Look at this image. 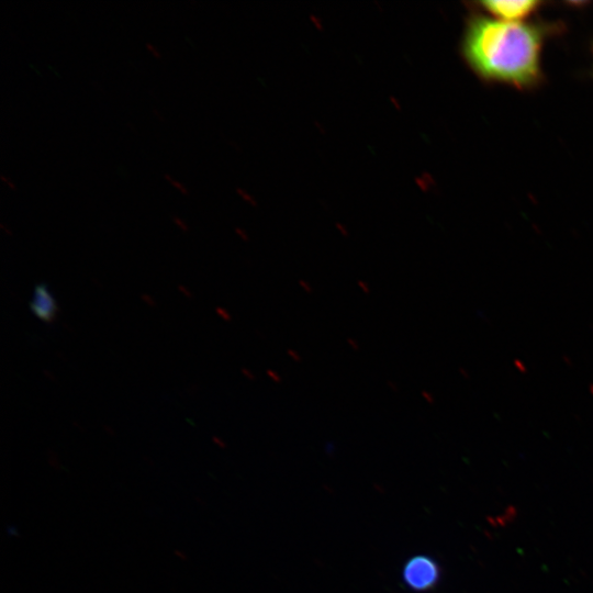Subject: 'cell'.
<instances>
[{
    "mask_svg": "<svg viewBox=\"0 0 593 593\" xmlns=\"http://www.w3.org/2000/svg\"><path fill=\"white\" fill-rule=\"evenodd\" d=\"M172 221L175 224H177L182 231H188V225L187 223L184 222V220L180 219L179 216L177 215H174L172 216Z\"/></svg>",
    "mask_w": 593,
    "mask_h": 593,
    "instance_id": "8",
    "label": "cell"
},
{
    "mask_svg": "<svg viewBox=\"0 0 593 593\" xmlns=\"http://www.w3.org/2000/svg\"><path fill=\"white\" fill-rule=\"evenodd\" d=\"M388 387L392 390V391H399V385L396 382L392 381V380H389L387 382Z\"/></svg>",
    "mask_w": 593,
    "mask_h": 593,
    "instance_id": "16",
    "label": "cell"
},
{
    "mask_svg": "<svg viewBox=\"0 0 593 593\" xmlns=\"http://www.w3.org/2000/svg\"><path fill=\"white\" fill-rule=\"evenodd\" d=\"M266 373L269 377V379L272 380L276 383H280L281 380H282L280 374L277 371L272 370V369H267Z\"/></svg>",
    "mask_w": 593,
    "mask_h": 593,
    "instance_id": "6",
    "label": "cell"
},
{
    "mask_svg": "<svg viewBox=\"0 0 593 593\" xmlns=\"http://www.w3.org/2000/svg\"><path fill=\"white\" fill-rule=\"evenodd\" d=\"M287 354L288 356L293 360V361H296V362H300L302 360V357L301 355L299 354V351L294 350V349H288L287 350Z\"/></svg>",
    "mask_w": 593,
    "mask_h": 593,
    "instance_id": "9",
    "label": "cell"
},
{
    "mask_svg": "<svg viewBox=\"0 0 593 593\" xmlns=\"http://www.w3.org/2000/svg\"><path fill=\"white\" fill-rule=\"evenodd\" d=\"M30 306L34 315L44 322H52L57 311L55 300L45 284L35 287Z\"/></svg>",
    "mask_w": 593,
    "mask_h": 593,
    "instance_id": "4",
    "label": "cell"
},
{
    "mask_svg": "<svg viewBox=\"0 0 593 593\" xmlns=\"http://www.w3.org/2000/svg\"><path fill=\"white\" fill-rule=\"evenodd\" d=\"M548 27L471 15L461 40V54L483 81L516 89L536 88L544 79L541 54Z\"/></svg>",
    "mask_w": 593,
    "mask_h": 593,
    "instance_id": "1",
    "label": "cell"
},
{
    "mask_svg": "<svg viewBox=\"0 0 593 593\" xmlns=\"http://www.w3.org/2000/svg\"><path fill=\"white\" fill-rule=\"evenodd\" d=\"M439 574L437 562L423 555L411 558L403 569L404 582L416 591H425L435 586Z\"/></svg>",
    "mask_w": 593,
    "mask_h": 593,
    "instance_id": "2",
    "label": "cell"
},
{
    "mask_svg": "<svg viewBox=\"0 0 593 593\" xmlns=\"http://www.w3.org/2000/svg\"><path fill=\"white\" fill-rule=\"evenodd\" d=\"M164 178L174 187L176 188L179 192H181L182 194H186L188 195L189 194V190L188 188L181 183L180 181L174 179L170 175L168 174H164Z\"/></svg>",
    "mask_w": 593,
    "mask_h": 593,
    "instance_id": "5",
    "label": "cell"
},
{
    "mask_svg": "<svg viewBox=\"0 0 593 593\" xmlns=\"http://www.w3.org/2000/svg\"><path fill=\"white\" fill-rule=\"evenodd\" d=\"M242 372L244 373V376L249 379V380H255L256 377L254 373H251L248 369H242Z\"/></svg>",
    "mask_w": 593,
    "mask_h": 593,
    "instance_id": "15",
    "label": "cell"
},
{
    "mask_svg": "<svg viewBox=\"0 0 593 593\" xmlns=\"http://www.w3.org/2000/svg\"><path fill=\"white\" fill-rule=\"evenodd\" d=\"M346 342L351 347V349H354L355 351L359 350L360 345L355 338L347 337Z\"/></svg>",
    "mask_w": 593,
    "mask_h": 593,
    "instance_id": "13",
    "label": "cell"
},
{
    "mask_svg": "<svg viewBox=\"0 0 593 593\" xmlns=\"http://www.w3.org/2000/svg\"><path fill=\"white\" fill-rule=\"evenodd\" d=\"M219 313H221L222 317L226 321L231 318L230 314L221 309L219 310Z\"/></svg>",
    "mask_w": 593,
    "mask_h": 593,
    "instance_id": "17",
    "label": "cell"
},
{
    "mask_svg": "<svg viewBox=\"0 0 593 593\" xmlns=\"http://www.w3.org/2000/svg\"><path fill=\"white\" fill-rule=\"evenodd\" d=\"M146 48L149 51V53L154 57L160 58V53L157 51V48L152 43H146Z\"/></svg>",
    "mask_w": 593,
    "mask_h": 593,
    "instance_id": "12",
    "label": "cell"
},
{
    "mask_svg": "<svg viewBox=\"0 0 593 593\" xmlns=\"http://www.w3.org/2000/svg\"><path fill=\"white\" fill-rule=\"evenodd\" d=\"M0 179L1 181L11 190H15V184L14 182L5 175H0Z\"/></svg>",
    "mask_w": 593,
    "mask_h": 593,
    "instance_id": "7",
    "label": "cell"
},
{
    "mask_svg": "<svg viewBox=\"0 0 593 593\" xmlns=\"http://www.w3.org/2000/svg\"><path fill=\"white\" fill-rule=\"evenodd\" d=\"M299 286L307 293L313 292L312 286L306 280L300 279L299 280Z\"/></svg>",
    "mask_w": 593,
    "mask_h": 593,
    "instance_id": "10",
    "label": "cell"
},
{
    "mask_svg": "<svg viewBox=\"0 0 593 593\" xmlns=\"http://www.w3.org/2000/svg\"><path fill=\"white\" fill-rule=\"evenodd\" d=\"M0 226L2 227V230H3L5 233L10 234V230H8V227H7L4 224H1Z\"/></svg>",
    "mask_w": 593,
    "mask_h": 593,
    "instance_id": "19",
    "label": "cell"
},
{
    "mask_svg": "<svg viewBox=\"0 0 593 593\" xmlns=\"http://www.w3.org/2000/svg\"><path fill=\"white\" fill-rule=\"evenodd\" d=\"M422 396H423V399H424L425 401H427L428 403H430V404L434 403V398H433V395H432L429 392H427V391H425V390L422 391Z\"/></svg>",
    "mask_w": 593,
    "mask_h": 593,
    "instance_id": "14",
    "label": "cell"
},
{
    "mask_svg": "<svg viewBox=\"0 0 593 593\" xmlns=\"http://www.w3.org/2000/svg\"><path fill=\"white\" fill-rule=\"evenodd\" d=\"M544 3L541 1H480L479 9L486 12L491 18L519 22L536 13Z\"/></svg>",
    "mask_w": 593,
    "mask_h": 593,
    "instance_id": "3",
    "label": "cell"
},
{
    "mask_svg": "<svg viewBox=\"0 0 593 593\" xmlns=\"http://www.w3.org/2000/svg\"><path fill=\"white\" fill-rule=\"evenodd\" d=\"M175 553H176L178 557H180L181 559H184V560L187 559L186 555H182V552H180V551H178V550H176Z\"/></svg>",
    "mask_w": 593,
    "mask_h": 593,
    "instance_id": "18",
    "label": "cell"
},
{
    "mask_svg": "<svg viewBox=\"0 0 593 593\" xmlns=\"http://www.w3.org/2000/svg\"><path fill=\"white\" fill-rule=\"evenodd\" d=\"M357 284L359 287V289L365 293V294H369L370 293V287L369 284L363 281V280H358L357 281Z\"/></svg>",
    "mask_w": 593,
    "mask_h": 593,
    "instance_id": "11",
    "label": "cell"
}]
</instances>
